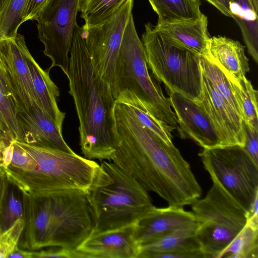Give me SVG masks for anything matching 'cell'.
<instances>
[{
	"instance_id": "1",
	"label": "cell",
	"mask_w": 258,
	"mask_h": 258,
	"mask_svg": "<svg viewBox=\"0 0 258 258\" xmlns=\"http://www.w3.org/2000/svg\"><path fill=\"white\" fill-rule=\"evenodd\" d=\"M114 116L119 142L111 158L113 163L168 206L183 207L201 197L202 190L189 164L174 144L160 140L128 106L116 100Z\"/></svg>"
},
{
	"instance_id": "2",
	"label": "cell",
	"mask_w": 258,
	"mask_h": 258,
	"mask_svg": "<svg viewBox=\"0 0 258 258\" xmlns=\"http://www.w3.org/2000/svg\"><path fill=\"white\" fill-rule=\"evenodd\" d=\"M69 94L79 121L80 146L85 158L111 161L119 140L110 84L94 68L82 28L76 26L70 50Z\"/></svg>"
},
{
	"instance_id": "3",
	"label": "cell",
	"mask_w": 258,
	"mask_h": 258,
	"mask_svg": "<svg viewBox=\"0 0 258 258\" xmlns=\"http://www.w3.org/2000/svg\"><path fill=\"white\" fill-rule=\"evenodd\" d=\"M23 219L18 246L31 251L54 246L73 251L93 229L86 195L77 190L39 197L23 194Z\"/></svg>"
},
{
	"instance_id": "4",
	"label": "cell",
	"mask_w": 258,
	"mask_h": 258,
	"mask_svg": "<svg viewBox=\"0 0 258 258\" xmlns=\"http://www.w3.org/2000/svg\"><path fill=\"white\" fill-rule=\"evenodd\" d=\"M86 195L93 221L90 235L135 225L155 207L148 191L111 161H102Z\"/></svg>"
},
{
	"instance_id": "5",
	"label": "cell",
	"mask_w": 258,
	"mask_h": 258,
	"mask_svg": "<svg viewBox=\"0 0 258 258\" xmlns=\"http://www.w3.org/2000/svg\"><path fill=\"white\" fill-rule=\"evenodd\" d=\"M16 142L35 160L36 166L30 172L5 173L10 181L27 196H43L65 190L86 194L100 170L97 162L74 152Z\"/></svg>"
},
{
	"instance_id": "6",
	"label": "cell",
	"mask_w": 258,
	"mask_h": 258,
	"mask_svg": "<svg viewBox=\"0 0 258 258\" xmlns=\"http://www.w3.org/2000/svg\"><path fill=\"white\" fill-rule=\"evenodd\" d=\"M124 89L137 94L148 111L169 126L172 132L179 131L178 120L169 98L149 74L145 50L137 34L133 15L124 29L119 49L113 92L115 99Z\"/></svg>"
},
{
	"instance_id": "7",
	"label": "cell",
	"mask_w": 258,
	"mask_h": 258,
	"mask_svg": "<svg viewBox=\"0 0 258 258\" xmlns=\"http://www.w3.org/2000/svg\"><path fill=\"white\" fill-rule=\"evenodd\" d=\"M212 185L205 198L192 204L197 224L195 237L206 258H217L247 222V212L219 182L211 177Z\"/></svg>"
},
{
	"instance_id": "8",
	"label": "cell",
	"mask_w": 258,
	"mask_h": 258,
	"mask_svg": "<svg viewBox=\"0 0 258 258\" xmlns=\"http://www.w3.org/2000/svg\"><path fill=\"white\" fill-rule=\"evenodd\" d=\"M145 28L142 42L154 76L169 91L198 101L202 79L198 54L173 43L150 22Z\"/></svg>"
},
{
	"instance_id": "9",
	"label": "cell",
	"mask_w": 258,
	"mask_h": 258,
	"mask_svg": "<svg viewBox=\"0 0 258 258\" xmlns=\"http://www.w3.org/2000/svg\"><path fill=\"white\" fill-rule=\"evenodd\" d=\"M205 169L246 211L258 192V165L238 145L204 148L199 153Z\"/></svg>"
},
{
	"instance_id": "10",
	"label": "cell",
	"mask_w": 258,
	"mask_h": 258,
	"mask_svg": "<svg viewBox=\"0 0 258 258\" xmlns=\"http://www.w3.org/2000/svg\"><path fill=\"white\" fill-rule=\"evenodd\" d=\"M79 0H51L36 20L38 37L44 54L51 61L50 70L59 67L67 75Z\"/></svg>"
},
{
	"instance_id": "11",
	"label": "cell",
	"mask_w": 258,
	"mask_h": 258,
	"mask_svg": "<svg viewBox=\"0 0 258 258\" xmlns=\"http://www.w3.org/2000/svg\"><path fill=\"white\" fill-rule=\"evenodd\" d=\"M133 4L134 0H126L108 20L83 31L92 64L110 84L113 95L119 49Z\"/></svg>"
},
{
	"instance_id": "12",
	"label": "cell",
	"mask_w": 258,
	"mask_h": 258,
	"mask_svg": "<svg viewBox=\"0 0 258 258\" xmlns=\"http://www.w3.org/2000/svg\"><path fill=\"white\" fill-rule=\"evenodd\" d=\"M25 42L24 36L19 34L15 38L0 41V67L17 112L28 111L37 105L32 80L23 52Z\"/></svg>"
},
{
	"instance_id": "13",
	"label": "cell",
	"mask_w": 258,
	"mask_h": 258,
	"mask_svg": "<svg viewBox=\"0 0 258 258\" xmlns=\"http://www.w3.org/2000/svg\"><path fill=\"white\" fill-rule=\"evenodd\" d=\"M168 98L177 118L178 132L182 138L194 140L203 149L224 147L209 117L194 101L171 91Z\"/></svg>"
},
{
	"instance_id": "14",
	"label": "cell",
	"mask_w": 258,
	"mask_h": 258,
	"mask_svg": "<svg viewBox=\"0 0 258 258\" xmlns=\"http://www.w3.org/2000/svg\"><path fill=\"white\" fill-rule=\"evenodd\" d=\"M202 89L195 102L207 114L214 125L224 146L245 144L242 119L216 91L211 82L202 73Z\"/></svg>"
},
{
	"instance_id": "15",
	"label": "cell",
	"mask_w": 258,
	"mask_h": 258,
	"mask_svg": "<svg viewBox=\"0 0 258 258\" xmlns=\"http://www.w3.org/2000/svg\"><path fill=\"white\" fill-rule=\"evenodd\" d=\"M135 225L90 235L74 251V258H137Z\"/></svg>"
},
{
	"instance_id": "16",
	"label": "cell",
	"mask_w": 258,
	"mask_h": 258,
	"mask_svg": "<svg viewBox=\"0 0 258 258\" xmlns=\"http://www.w3.org/2000/svg\"><path fill=\"white\" fill-rule=\"evenodd\" d=\"M195 221L192 212L182 207H154L135 224L134 239L139 246Z\"/></svg>"
},
{
	"instance_id": "17",
	"label": "cell",
	"mask_w": 258,
	"mask_h": 258,
	"mask_svg": "<svg viewBox=\"0 0 258 258\" xmlns=\"http://www.w3.org/2000/svg\"><path fill=\"white\" fill-rule=\"evenodd\" d=\"M17 117L23 134L22 142L74 152L64 140L62 133L37 105L28 111L18 112Z\"/></svg>"
},
{
	"instance_id": "18",
	"label": "cell",
	"mask_w": 258,
	"mask_h": 258,
	"mask_svg": "<svg viewBox=\"0 0 258 258\" xmlns=\"http://www.w3.org/2000/svg\"><path fill=\"white\" fill-rule=\"evenodd\" d=\"M23 52L32 80L37 104L62 133L66 113L59 109L57 104L59 89L50 79L49 71L43 70L33 58L26 42L23 46Z\"/></svg>"
},
{
	"instance_id": "19",
	"label": "cell",
	"mask_w": 258,
	"mask_h": 258,
	"mask_svg": "<svg viewBox=\"0 0 258 258\" xmlns=\"http://www.w3.org/2000/svg\"><path fill=\"white\" fill-rule=\"evenodd\" d=\"M206 52L229 80L239 82L250 70L245 46L225 36L211 37Z\"/></svg>"
},
{
	"instance_id": "20",
	"label": "cell",
	"mask_w": 258,
	"mask_h": 258,
	"mask_svg": "<svg viewBox=\"0 0 258 258\" xmlns=\"http://www.w3.org/2000/svg\"><path fill=\"white\" fill-rule=\"evenodd\" d=\"M157 29L173 43L197 54L207 49L211 38L208 30V18L202 13L197 19L155 25Z\"/></svg>"
},
{
	"instance_id": "21",
	"label": "cell",
	"mask_w": 258,
	"mask_h": 258,
	"mask_svg": "<svg viewBox=\"0 0 258 258\" xmlns=\"http://www.w3.org/2000/svg\"><path fill=\"white\" fill-rule=\"evenodd\" d=\"M196 221L139 246L137 258H156L165 253L202 251L195 237Z\"/></svg>"
},
{
	"instance_id": "22",
	"label": "cell",
	"mask_w": 258,
	"mask_h": 258,
	"mask_svg": "<svg viewBox=\"0 0 258 258\" xmlns=\"http://www.w3.org/2000/svg\"><path fill=\"white\" fill-rule=\"evenodd\" d=\"M232 18L239 26L248 52L258 62V0H232Z\"/></svg>"
},
{
	"instance_id": "23",
	"label": "cell",
	"mask_w": 258,
	"mask_h": 258,
	"mask_svg": "<svg viewBox=\"0 0 258 258\" xmlns=\"http://www.w3.org/2000/svg\"><path fill=\"white\" fill-rule=\"evenodd\" d=\"M115 100L128 106L141 124L160 140L167 145H173L170 127L155 118L148 110L141 98L133 91L128 89L121 90Z\"/></svg>"
},
{
	"instance_id": "24",
	"label": "cell",
	"mask_w": 258,
	"mask_h": 258,
	"mask_svg": "<svg viewBox=\"0 0 258 258\" xmlns=\"http://www.w3.org/2000/svg\"><path fill=\"white\" fill-rule=\"evenodd\" d=\"M158 16L157 24L197 19L202 14L201 0H148Z\"/></svg>"
},
{
	"instance_id": "25",
	"label": "cell",
	"mask_w": 258,
	"mask_h": 258,
	"mask_svg": "<svg viewBox=\"0 0 258 258\" xmlns=\"http://www.w3.org/2000/svg\"><path fill=\"white\" fill-rule=\"evenodd\" d=\"M258 258V219H247L243 228L217 258Z\"/></svg>"
},
{
	"instance_id": "26",
	"label": "cell",
	"mask_w": 258,
	"mask_h": 258,
	"mask_svg": "<svg viewBox=\"0 0 258 258\" xmlns=\"http://www.w3.org/2000/svg\"><path fill=\"white\" fill-rule=\"evenodd\" d=\"M198 56L202 73L210 80L220 95L243 120L242 112L234 96L228 79L210 58L206 51L203 54H198Z\"/></svg>"
},
{
	"instance_id": "27",
	"label": "cell",
	"mask_w": 258,
	"mask_h": 258,
	"mask_svg": "<svg viewBox=\"0 0 258 258\" xmlns=\"http://www.w3.org/2000/svg\"><path fill=\"white\" fill-rule=\"evenodd\" d=\"M126 0H79V9L85 24L83 31L110 18Z\"/></svg>"
},
{
	"instance_id": "28",
	"label": "cell",
	"mask_w": 258,
	"mask_h": 258,
	"mask_svg": "<svg viewBox=\"0 0 258 258\" xmlns=\"http://www.w3.org/2000/svg\"><path fill=\"white\" fill-rule=\"evenodd\" d=\"M19 219H23V194L8 179L0 204V233Z\"/></svg>"
},
{
	"instance_id": "29",
	"label": "cell",
	"mask_w": 258,
	"mask_h": 258,
	"mask_svg": "<svg viewBox=\"0 0 258 258\" xmlns=\"http://www.w3.org/2000/svg\"><path fill=\"white\" fill-rule=\"evenodd\" d=\"M229 81L242 112L243 120L258 130L257 91L246 77L239 82Z\"/></svg>"
},
{
	"instance_id": "30",
	"label": "cell",
	"mask_w": 258,
	"mask_h": 258,
	"mask_svg": "<svg viewBox=\"0 0 258 258\" xmlns=\"http://www.w3.org/2000/svg\"><path fill=\"white\" fill-rule=\"evenodd\" d=\"M29 0H7L0 13V41L15 38Z\"/></svg>"
},
{
	"instance_id": "31",
	"label": "cell",
	"mask_w": 258,
	"mask_h": 258,
	"mask_svg": "<svg viewBox=\"0 0 258 258\" xmlns=\"http://www.w3.org/2000/svg\"><path fill=\"white\" fill-rule=\"evenodd\" d=\"M17 110L11 98L0 90V120L13 140L23 142Z\"/></svg>"
},
{
	"instance_id": "32",
	"label": "cell",
	"mask_w": 258,
	"mask_h": 258,
	"mask_svg": "<svg viewBox=\"0 0 258 258\" xmlns=\"http://www.w3.org/2000/svg\"><path fill=\"white\" fill-rule=\"evenodd\" d=\"M24 226V219H19L11 227L0 233V258H8L18 246Z\"/></svg>"
},
{
	"instance_id": "33",
	"label": "cell",
	"mask_w": 258,
	"mask_h": 258,
	"mask_svg": "<svg viewBox=\"0 0 258 258\" xmlns=\"http://www.w3.org/2000/svg\"><path fill=\"white\" fill-rule=\"evenodd\" d=\"M245 135V144L243 147L254 162L258 165V130L242 120Z\"/></svg>"
},
{
	"instance_id": "34",
	"label": "cell",
	"mask_w": 258,
	"mask_h": 258,
	"mask_svg": "<svg viewBox=\"0 0 258 258\" xmlns=\"http://www.w3.org/2000/svg\"><path fill=\"white\" fill-rule=\"evenodd\" d=\"M33 258L61 257L74 258L73 251L61 247H49L46 250L32 251Z\"/></svg>"
},
{
	"instance_id": "35",
	"label": "cell",
	"mask_w": 258,
	"mask_h": 258,
	"mask_svg": "<svg viewBox=\"0 0 258 258\" xmlns=\"http://www.w3.org/2000/svg\"><path fill=\"white\" fill-rule=\"evenodd\" d=\"M50 1L29 0L23 19V23L28 20H36Z\"/></svg>"
},
{
	"instance_id": "36",
	"label": "cell",
	"mask_w": 258,
	"mask_h": 258,
	"mask_svg": "<svg viewBox=\"0 0 258 258\" xmlns=\"http://www.w3.org/2000/svg\"><path fill=\"white\" fill-rule=\"evenodd\" d=\"M225 16L232 18L230 10L232 0H206Z\"/></svg>"
},
{
	"instance_id": "37",
	"label": "cell",
	"mask_w": 258,
	"mask_h": 258,
	"mask_svg": "<svg viewBox=\"0 0 258 258\" xmlns=\"http://www.w3.org/2000/svg\"><path fill=\"white\" fill-rule=\"evenodd\" d=\"M0 90L5 95L10 97L12 100V95L4 73L0 67Z\"/></svg>"
},
{
	"instance_id": "38",
	"label": "cell",
	"mask_w": 258,
	"mask_h": 258,
	"mask_svg": "<svg viewBox=\"0 0 258 258\" xmlns=\"http://www.w3.org/2000/svg\"><path fill=\"white\" fill-rule=\"evenodd\" d=\"M247 219H258V192H257L251 204L250 208L247 212Z\"/></svg>"
},
{
	"instance_id": "39",
	"label": "cell",
	"mask_w": 258,
	"mask_h": 258,
	"mask_svg": "<svg viewBox=\"0 0 258 258\" xmlns=\"http://www.w3.org/2000/svg\"><path fill=\"white\" fill-rule=\"evenodd\" d=\"M8 257L33 258L32 251L22 249L17 246Z\"/></svg>"
},
{
	"instance_id": "40",
	"label": "cell",
	"mask_w": 258,
	"mask_h": 258,
	"mask_svg": "<svg viewBox=\"0 0 258 258\" xmlns=\"http://www.w3.org/2000/svg\"><path fill=\"white\" fill-rule=\"evenodd\" d=\"M8 179L3 168L0 166V204L6 188Z\"/></svg>"
},
{
	"instance_id": "41",
	"label": "cell",
	"mask_w": 258,
	"mask_h": 258,
	"mask_svg": "<svg viewBox=\"0 0 258 258\" xmlns=\"http://www.w3.org/2000/svg\"><path fill=\"white\" fill-rule=\"evenodd\" d=\"M12 141L0 120V145L6 144Z\"/></svg>"
},
{
	"instance_id": "42",
	"label": "cell",
	"mask_w": 258,
	"mask_h": 258,
	"mask_svg": "<svg viewBox=\"0 0 258 258\" xmlns=\"http://www.w3.org/2000/svg\"><path fill=\"white\" fill-rule=\"evenodd\" d=\"M7 0H0V13L2 11Z\"/></svg>"
}]
</instances>
